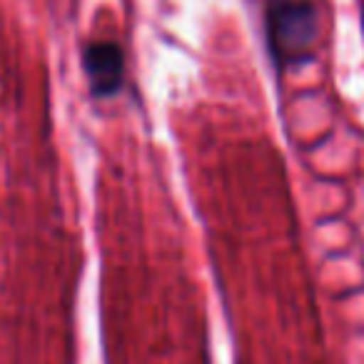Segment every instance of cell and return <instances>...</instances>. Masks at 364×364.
<instances>
[{"label": "cell", "mask_w": 364, "mask_h": 364, "mask_svg": "<svg viewBox=\"0 0 364 364\" xmlns=\"http://www.w3.org/2000/svg\"><path fill=\"white\" fill-rule=\"evenodd\" d=\"M82 73L95 100H110L125 87V50L120 43L92 41L82 48Z\"/></svg>", "instance_id": "cell-2"}, {"label": "cell", "mask_w": 364, "mask_h": 364, "mask_svg": "<svg viewBox=\"0 0 364 364\" xmlns=\"http://www.w3.org/2000/svg\"><path fill=\"white\" fill-rule=\"evenodd\" d=\"M264 38L277 70H299L317 55L322 11L317 0H264Z\"/></svg>", "instance_id": "cell-1"}]
</instances>
